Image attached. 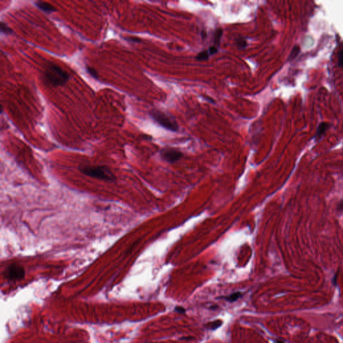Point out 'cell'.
Wrapping results in <instances>:
<instances>
[{"label": "cell", "instance_id": "6da1fadb", "mask_svg": "<svg viewBox=\"0 0 343 343\" xmlns=\"http://www.w3.org/2000/svg\"><path fill=\"white\" fill-rule=\"evenodd\" d=\"M44 78L49 85L56 86L64 85L68 80L69 75L60 66L50 63L45 69Z\"/></svg>", "mask_w": 343, "mask_h": 343}, {"label": "cell", "instance_id": "7a4b0ae2", "mask_svg": "<svg viewBox=\"0 0 343 343\" xmlns=\"http://www.w3.org/2000/svg\"><path fill=\"white\" fill-rule=\"evenodd\" d=\"M80 172L88 176L95 178L97 179L110 182L116 180L113 173L105 166H85L80 167Z\"/></svg>", "mask_w": 343, "mask_h": 343}, {"label": "cell", "instance_id": "3957f363", "mask_svg": "<svg viewBox=\"0 0 343 343\" xmlns=\"http://www.w3.org/2000/svg\"><path fill=\"white\" fill-rule=\"evenodd\" d=\"M149 115L152 119L168 130L177 131L179 129V125L177 122L170 114L166 113L157 109H152L149 111Z\"/></svg>", "mask_w": 343, "mask_h": 343}, {"label": "cell", "instance_id": "277c9868", "mask_svg": "<svg viewBox=\"0 0 343 343\" xmlns=\"http://www.w3.org/2000/svg\"><path fill=\"white\" fill-rule=\"evenodd\" d=\"M25 271L22 266L11 264L5 270V276L11 280H20L24 278Z\"/></svg>", "mask_w": 343, "mask_h": 343}, {"label": "cell", "instance_id": "5b68a950", "mask_svg": "<svg viewBox=\"0 0 343 343\" xmlns=\"http://www.w3.org/2000/svg\"><path fill=\"white\" fill-rule=\"evenodd\" d=\"M182 155L183 154L181 152L172 148L164 149L161 152L162 158L164 160L170 163L176 162L178 160H180Z\"/></svg>", "mask_w": 343, "mask_h": 343}, {"label": "cell", "instance_id": "8992f818", "mask_svg": "<svg viewBox=\"0 0 343 343\" xmlns=\"http://www.w3.org/2000/svg\"><path fill=\"white\" fill-rule=\"evenodd\" d=\"M36 6L39 8L40 10H42L43 11H44V12L48 13V14L53 13V12H54V11H56V9L55 8V7L53 6V5H51L50 4H49V3H47V2L38 1V2H36Z\"/></svg>", "mask_w": 343, "mask_h": 343}, {"label": "cell", "instance_id": "52a82bcc", "mask_svg": "<svg viewBox=\"0 0 343 343\" xmlns=\"http://www.w3.org/2000/svg\"><path fill=\"white\" fill-rule=\"evenodd\" d=\"M328 126H329V124L327 123H321L320 125L318 128V130H317L316 133L317 137L320 138L322 136V135L324 134L326 131L327 130Z\"/></svg>", "mask_w": 343, "mask_h": 343}, {"label": "cell", "instance_id": "ba28073f", "mask_svg": "<svg viewBox=\"0 0 343 343\" xmlns=\"http://www.w3.org/2000/svg\"><path fill=\"white\" fill-rule=\"evenodd\" d=\"M223 34V30L221 28H217L214 32V36H213V40H214V43L215 44V47H218L217 46L220 44V40Z\"/></svg>", "mask_w": 343, "mask_h": 343}, {"label": "cell", "instance_id": "9c48e42d", "mask_svg": "<svg viewBox=\"0 0 343 343\" xmlns=\"http://www.w3.org/2000/svg\"><path fill=\"white\" fill-rule=\"evenodd\" d=\"M210 56V55L208 50H203L197 54V56H196V59L198 60H201V61H203V60H206L209 59Z\"/></svg>", "mask_w": 343, "mask_h": 343}, {"label": "cell", "instance_id": "30bf717a", "mask_svg": "<svg viewBox=\"0 0 343 343\" xmlns=\"http://www.w3.org/2000/svg\"><path fill=\"white\" fill-rule=\"evenodd\" d=\"M0 28H1L2 32L5 34H11V33L13 32V30H11V29L9 26H8L6 24H5V23L3 22H1V26H0Z\"/></svg>", "mask_w": 343, "mask_h": 343}, {"label": "cell", "instance_id": "8fae6325", "mask_svg": "<svg viewBox=\"0 0 343 343\" xmlns=\"http://www.w3.org/2000/svg\"><path fill=\"white\" fill-rule=\"evenodd\" d=\"M241 296L242 294L241 292H235L234 293H232V294L230 295L229 296L227 297V298H225V299L227 301L234 302L235 300H237V299L240 298V297H241Z\"/></svg>", "mask_w": 343, "mask_h": 343}, {"label": "cell", "instance_id": "7c38bea8", "mask_svg": "<svg viewBox=\"0 0 343 343\" xmlns=\"http://www.w3.org/2000/svg\"><path fill=\"white\" fill-rule=\"evenodd\" d=\"M222 324H223V322H222L221 320H215L211 322V323H210L208 326V328L211 330H215L218 327H220Z\"/></svg>", "mask_w": 343, "mask_h": 343}, {"label": "cell", "instance_id": "4fadbf2b", "mask_svg": "<svg viewBox=\"0 0 343 343\" xmlns=\"http://www.w3.org/2000/svg\"><path fill=\"white\" fill-rule=\"evenodd\" d=\"M237 44L239 48H245L247 45L246 40L243 38H238L237 40Z\"/></svg>", "mask_w": 343, "mask_h": 343}, {"label": "cell", "instance_id": "5bb4252c", "mask_svg": "<svg viewBox=\"0 0 343 343\" xmlns=\"http://www.w3.org/2000/svg\"><path fill=\"white\" fill-rule=\"evenodd\" d=\"M86 71H87V73L90 74L91 77H93L95 79H98V77H99L97 71L93 68L90 67H86Z\"/></svg>", "mask_w": 343, "mask_h": 343}, {"label": "cell", "instance_id": "9a60e30c", "mask_svg": "<svg viewBox=\"0 0 343 343\" xmlns=\"http://www.w3.org/2000/svg\"><path fill=\"white\" fill-rule=\"evenodd\" d=\"M299 53V48L298 47V46H296V47L293 48L292 53H291V54H290V56L289 57V60H292L293 59H295V58L298 56V54Z\"/></svg>", "mask_w": 343, "mask_h": 343}, {"label": "cell", "instance_id": "2e32d148", "mask_svg": "<svg viewBox=\"0 0 343 343\" xmlns=\"http://www.w3.org/2000/svg\"><path fill=\"white\" fill-rule=\"evenodd\" d=\"M124 39L127 40L128 42H134V43H138L142 41V40L140 38H138V37H127V38H124Z\"/></svg>", "mask_w": 343, "mask_h": 343}, {"label": "cell", "instance_id": "e0dca14e", "mask_svg": "<svg viewBox=\"0 0 343 343\" xmlns=\"http://www.w3.org/2000/svg\"><path fill=\"white\" fill-rule=\"evenodd\" d=\"M209 53L210 54V55H212V54H214L215 53H217L218 52V47H215V46H212V47H210L209 48Z\"/></svg>", "mask_w": 343, "mask_h": 343}, {"label": "cell", "instance_id": "ac0fdd59", "mask_svg": "<svg viewBox=\"0 0 343 343\" xmlns=\"http://www.w3.org/2000/svg\"><path fill=\"white\" fill-rule=\"evenodd\" d=\"M338 64L343 67V50L338 54Z\"/></svg>", "mask_w": 343, "mask_h": 343}, {"label": "cell", "instance_id": "d6986e66", "mask_svg": "<svg viewBox=\"0 0 343 343\" xmlns=\"http://www.w3.org/2000/svg\"><path fill=\"white\" fill-rule=\"evenodd\" d=\"M175 311H176L178 312H180V313H184L185 312V309L183 308L182 307H180V306H178V307H176L175 308Z\"/></svg>", "mask_w": 343, "mask_h": 343}, {"label": "cell", "instance_id": "ffe728a7", "mask_svg": "<svg viewBox=\"0 0 343 343\" xmlns=\"http://www.w3.org/2000/svg\"><path fill=\"white\" fill-rule=\"evenodd\" d=\"M338 207H339L340 209H343V203L340 204Z\"/></svg>", "mask_w": 343, "mask_h": 343}]
</instances>
